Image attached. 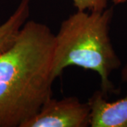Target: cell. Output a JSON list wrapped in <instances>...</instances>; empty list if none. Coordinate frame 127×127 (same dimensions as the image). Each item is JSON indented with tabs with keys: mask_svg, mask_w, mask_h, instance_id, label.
<instances>
[{
	"mask_svg": "<svg viewBox=\"0 0 127 127\" xmlns=\"http://www.w3.org/2000/svg\"><path fill=\"white\" fill-rule=\"evenodd\" d=\"M55 37L28 21L0 55V127H21L52 97Z\"/></svg>",
	"mask_w": 127,
	"mask_h": 127,
	"instance_id": "obj_1",
	"label": "cell"
},
{
	"mask_svg": "<svg viewBox=\"0 0 127 127\" xmlns=\"http://www.w3.org/2000/svg\"><path fill=\"white\" fill-rule=\"evenodd\" d=\"M113 9L101 12L77 11L61 24L55 35L53 74L57 78L64 68L78 66L97 73L102 92L115 93L109 76L120 66L109 35Z\"/></svg>",
	"mask_w": 127,
	"mask_h": 127,
	"instance_id": "obj_2",
	"label": "cell"
},
{
	"mask_svg": "<svg viewBox=\"0 0 127 127\" xmlns=\"http://www.w3.org/2000/svg\"><path fill=\"white\" fill-rule=\"evenodd\" d=\"M90 121L88 102L82 103L76 97L62 100L50 97L21 127H86L90 126Z\"/></svg>",
	"mask_w": 127,
	"mask_h": 127,
	"instance_id": "obj_3",
	"label": "cell"
},
{
	"mask_svg": "<svg viewBox=\"0 0 127 127\" xmlns=\"http://www.w3.org/2000/svg\"><path fill=\"white\" fill-rule=\"evenodd\" d=\"M88 103L91 109V127H127V95L109 102L102 91H96Z\"/></svg>",
	"mask_w": 127,
	"mask_h": 127,
	"instance_id": "obj_4",
	"label": "cell"
},
{
	"mask_svg": "<svg viewBox=\"0 0 127 127\" xmlns=\"http://www.w3.org/2000/svg\"><path fill=\"white\" fill-rule=\"evenodd\" d=\"M30 15V0H21L18 7L0 26V55L13 45Z\"/></svg>",
	"mask_w": 127,
	"mask_h": 127,
	"instance_id": "obj_5",
	"label": "cell"
},
{
	"mask_svg": "<svg viewBox=\"0 0 127 127\" xmlns=\"http://www.w3.org/2000/svg\"><path fill=\"white\" fill-rule=\"evenodd\" d=\"M77 11L101 12L107 9L108 0H73Z\"/></svg>",
	"mask_w": 127,
	"mask_h": 127,
	"instance_id": "obj_6",
	"label": "cell"
},
{
	"mask_svg": "<svg viewBox=\"0 0 127 127\" xmlns=\"http://www.w3.org/2000/svg\"><path fill=\"white\" fill-rule=\"evenodd\" d=\"M122 79L124 81L127 80V65L122 70Z\"/></svg>",
	"mask_w": 127,
	"mask_h": 127,
	"instance_id": "obj_7",
	"label": "cell"
},
{
	"mask_svg": "<svg viewBox=\"0 0 127 127\" xmlns=\"http://www.w3.org/2000/svg\"><path fill=\"white\" fill-rule=\"evenodd\" d=\"M127 0H113V2L114 4H119L126 2Z\"/></svg>",
	"mask_w": 127,
	"mask_h": 127,
	"instance_id": "obj_8",
	"label": "cell"
}]
</instances>
